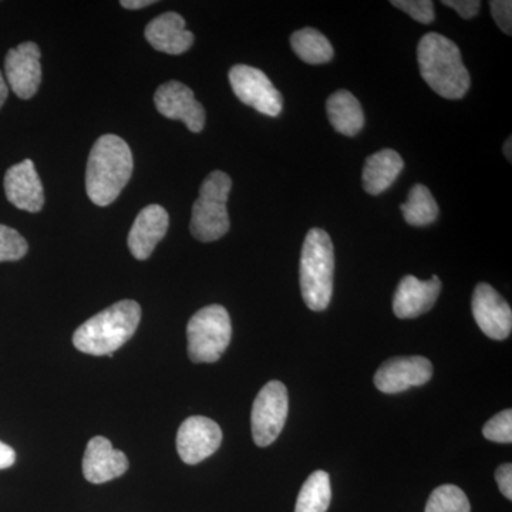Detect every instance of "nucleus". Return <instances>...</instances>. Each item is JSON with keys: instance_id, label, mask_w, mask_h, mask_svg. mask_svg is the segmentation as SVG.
Listing matches in <instances>:
<instances>
[{"instance_id": "7c9ffc66", "label": "nucleus", "mask_w": 512, "mask_h": 512, "mask_svg": "<svg viewBox=\"0 0 512 512\" xmlns=\"http://www.w3.org/2000/svg\"><path fill=\"white\" fill-rule=\"evenodd\" d=\"M16 461V453L12 447L8 446V444L0 441V470H5V468L12 467Z\"/></svg>"}, {"instance_id": "f03ea898", "label": "nucleus", "mask_w": 512, "mask_h": 512, "mask_svg": "<svg viewBox=\"0 0 512 512\" xmlns=\"http://www.w3.org/2000/svg\"><path fill=\"white\" fill-rule=\"evenodd\" d=\"M421 77L431 90L448 100L463 99L470 89V73L453 40L439 33H427L417 47Z\"/></svg>"}, {"instance_id": "c85d7f7f", "label": "nucleus", "mask_w": 512, "mask_h": 512, "mask_svg": "<svg viewBox=\"0 0 512 512\" xmlns=\"http://www.w3.org/2000/svg\"><path fill=\"white\" fill-rule=\"evenodd\" d=\"M443 5L456 10L463 19L476 18L481 9V2L478 0H444Z\"/></svg>"}, {"instance_id": "a878e982", "label": "nucleus", "mask_w": 512, "mask_h": 512, "mask_svg": "<svg viewBox=\"0 0 512 512\" xmlns=\"http://www.w3.org/2000/svg\"><path fill=\"white\" fill-rule=\"evenodd\" d=\"M485 439L494 443H512V412L511 409L495 414L483 427Z\"/></svg>"}, {"instance_id": "2eb2a0df", "label": "nucleus", "mask_w": 512, "mask_h": 512, "mask_svg": "<svg viewBox=\"0 0 512 512\" xmlns=\"http://www.w3.org/2000/svg\"><path fill=\"white\" fill-rule=\"evenodd\" d=\"M441 291L440 278L431 276L429 281H420L416 276H404L397 286L393 298V312L399 319L419 318L433 308Z\"/></svg>"}, {"instance_id": "f8f14e48", "label": "nucleus", "mask_w": 512, "mask_h": 512, "mask_svg": "<svg viewBox=\"0 0 512 512\" xmlns=\"http://www.w3.org/2000/svg\"><path fill=\"white\" fill-rule=\"evenodd\" d=\"M5 74L10 89L19 99H32L42 83L39 46L25 42L10 49L5 59Z\"/></svg>"}, {"instance_id": "bb28decb", "label": "nucleus", "mask_w": 512, "mask_h": 512, "mask_svg": "<svg viewBox=\"0 0 512 512\" xmlns=\"http://www.w3.org/2000/svg\"><path fill=\"white\" fill-rule=\"evenodd\" d=\"M392 5L423 25H430L436 18L431 0H393Z\"/></svg>"}, {"instance_id": "0eeeda50", "label": "nucleus", "mask_w": 512, "mask_h": 512, "mask_svg": "<svg viewBox=\"0 0 512 512\" xmlns=\"http://www.w3.org/2000/svg\"><path fill=\"white\" fill-rule=\"evenodd\" d=\"M289 412L288 389L272 380L262 387L252 406V437L256 446L268 447L284 430Z\"/></svg>"}, {"instance_id": "423d86ee", "label": "nucleus", "mask_w": 512, "mask_h": 512, "mask_svg": "<svg viewBox=\"0 0 512 512\" xmlns=\"http://www.w3.org/2000/svg\"><path fill=\"white\" fill-rule=\"evenodd\" d=\"M231 338L232 325L227 309L221 305L202 308L188 322V356L194 363L217 362Z\"/></svg>"}, {"instance_id": "4468645a", "label": "nucleus", "mask_w": 512, "mask_h": 512, "mask_svg": "<svg viewBox=\"0 0 512 512\" xmlns=\"http://www.w3.org/2000/svg\"><path fill=\"white\" fill-rule=\"evenodd\" d=\"M83 474L89 483L104 484L123 476L128 470V458L123 451L113 448L106 437H93L87 443L83 457Z\"/></svg>"}, {"instance_id": "6e6552de", "label": "nucleus", "mask_w": 512, "mask_h": 512, "mask_svg": "<svg viewBox=\"0 0 512 512\" xmlns=\"http://www.w3.org/2000/svg\"><path fill=\"white\" fill-rule=\"evenodd\" d=\"M229 83L235 96L258 113L268 117H278L282 113V94L262 70L237 64L229 70Z\"/></svg>"}, {"instance_id": "72a5a7b5", "label": "nucleus", "mask_w": 512, "mask_h": 512, "mask_svg": "<svg viewBox=\"0 0 512 512\" xmlns=\"http://www.w3.org/2000/svg\"><path fill=\"white\" fill-rule=\"evenodd\" d=\"M511 147H512V141H511V137H510V138H508L507 141H505V144H504V156H505V158H507L508 161H512Z\"/></svg>"}, {"instance_id": "f257e3e1", "label": "nucleus", "mask_w": 512, "mask_h": 512, "mask_svg": "<svg viewBox=\"0 0 512 512\" xmlns=\"http://www.w3.org/2000/svg\"><path fill=\"white\" fill-rule=\"evenodd\" d=\"M133 154L123 138L106 134L94 143L86 170V190L93 204L107 207L133 174Z\"/></svg>"}, {"instance_id": "5701e85b", "label": "nucleus", "mask_w": 512, "mask_h": 512, "mask_svg": "<svg viewBox=\"0 0 512 512\" xmlns=\"http://www.w3.org/2000/svg\"><path fill=\"white\" fill-rule=\"evenodd\" d=\"M332 500L329 474L318 470L302 485L295 512H326Z\"/></svg>"}, {"instance_id": "473e14b6", "label": "nucleus", "mask_w": 512, "mask_h": 512, "mask_svg": "<svg viewBox=\"0 0 512 512\" xmlns=\"http://www.w3.org/2000/svg\"><path fill=\"white\" fill-rule=\"evenodd\" d=\"M9 94V86L6 84L5 79H3V74L0 73V109H2L3 104H5L6 99H8Z\"/></svg>"}, {"instance_id": "6ab92c4d", "label": "nucleus", "mask_w": 512, "mask_h": 512, "mask_svg": "<svg viewBox=\"0 0 512 512\" xmlns=\"http://www.w3.org/2000/svg\"><path fill=\"white\" fill-rule=\"evenodd\" d=\"M404 168L403 158L394 150H382L367 157L363 168V187L370 195L389 190Z\"/></svg>"}, {"instance_id": "dca6fc26", "label": "nucleus", "mask_w": 512, "mask_h": 512, "mask_svg": "<svg viewBox=\"0 0 512 512\" xmlns=\"http://www.w3.org/2000/svg\"><path fill=\"white\" fill-rule=\"evenodd\" d=\"M5 192L10 204L22 211L39 212L45 205V191L32 160H23L6 171Z\"/></svg>"}, {"instance_id": "aec40b11", "label": "nucleus", "mask_w": 512, "mask_h": 512, "mask_svg": "<svg viewBox=\"0 0 512 512\" xmlns=\"http://www.w3.org/2000/svg\"><path fill=\"white\" fill-rule=\"evenodd\" d=\"M326 111L332 127L343 136L355 137L365 126L362 106L348 90L333 93L326 103Z\"/></svg>"}, {"instance_id": "39448f33", "label": "nucleus", "mask_w": 512, "mask_h": 512, "mask_svg": "<svg viewBox=\"0 0 512 512\" xmlns=\"http://www.w3.org/2000/svg\"><path fill=\"white\" fill-rule=\"evenodd\" d=\"M232 181L222 171H212L200 188L192 205L191 234L201 242H214L229 231L227 202Z\"/></svg>"}, {"instance_id": "b1692460", "label": "nucleus", "mask_w": 512, "mask_h": 512, "mask_svg": "<svg viewBox=\"0 0 512 512\" xmlns=\"http://www.w3.org/2000/svg\"><path fill=\"white\" fill-rule=\"evenodd\" d=\"M424 512H471L470 501L457 485H440L431 493Z\"/></svg>"}, {"instance_id": "9b49d317", "label": "nucleus", "mask_w": 512, "mask_h": 512, "mask_svg": "<svg viewBox=\"0 0 512 512\" xmlns=\"http://www.w3.org/2000/svg\"><path fill=\"white\" fill-rule=\"evenodd\" d=\"M154 103L158 113L170 120L183 121L192 133H201L205 126L204 107L195 99L190 87L180 82H168L158 87Z\"/></svg>"}, {"instance_id": "9d476101", "label": "nucleus", "mask_w": 512, "mask_h": 512, "mask_svg": "<svg viewBox=\"0 0 512 512\" xmlns=\"http://www.w3.org/2000/svg\"><path fill=\"white\" fill-rule=\"evenodd\" d=\"M433 377V365L421 356L393 357L377 369L375 384L382 393L406 392L410 387L423 386Z\"/></svg>"}, {"instance_id": "c756f323", "label": "nucleus", "mask_w": 512, "mask_h": 512, "mask_svg": "<svg viewBox=\"0 0 512 512\" xmlns=\"http://www.w3.org/2000/svg\"><path fill=\"white\" fill-rule=\"evenodd\" d=\"M495 480H497L498 487L501 493L507 500H512V466L510 463L503 464L495 471Z\"/></svg>"}, {"instance_id": "f3484780", "label": "nucleus", "mask_w": 512, "mask_h": 512, "mask_svg": "<svg viewBox=\"0 0 512 512\" xmlns=\"http://www.w3.org/2000/svg\"><path fill=\"white\" fill-rule=\"evenodd\" d=\"M170 225L168 212L161 205H148L138 212L133 227L128 232V249L138 261L150 258L158 242L165 237Z\"/></svg>"}, {"instance_id": "2f4dec72", "label": "nucleus", "mask_w": 512, "mask_h": 512, "mask_svg": "<svg viewBox=\"0 0 512 512\" xmlns=\"http://www.w3.org/2000/svg\"><path fill=\"white\" fill-rule=\"evenodd\" d=\"M154 3H157L156 0H121L120 5L126 9L137 10L154 5Z\"/></svg>"}, {"instance_id": "cd10ccee", "label": "nucleus", "mask_w": 512, "mask_h": 512, "mask_svg": "<svg viewBox=\"0 0 512 512\" xmlns=\"http://www.w3.org/2000/svg\"><path fill=\"white\" fill-rule=\"evenodd\" d=\"M491 15L497 23L498 28L503 30L505 35H512V2L510 0H491Z\"/></svg>"}, {"instance_id": "412c9836", "label": "nucleus", "mask_w": 512, "mask_h": 512, "mask_svg": "<svg viewBox=\"0 0 512 512\" xmlns=\"http://www.w3.org/2000/svg\"><path fill=\"white\" fill-rule=\"evenodd\" d=\"M291 46L296 56L308 64L328 63L335 55L328 37L313 28L296 30L291 36Z\"/></svg>"}, {"instance_id": "1a4fd4ad", "label": "nucleus", "mask_w": 512, "mask_h": 512, "mask_svg": "<svg viewBox=\"0 0 512 512\" xmlns=\"http://www.w3.org/2000/svg\"><path fill=\"white\" fill-rule=\"evenodd\" d=\"M221 443V427L208 417H188L178 429L177 451L181 460L190 466L211 457L220 448Z\"/></svg>"}, {"instance_id": "4be33fe9", "label": "nucleus", "mask_w": 512, "mask_h": 512, "mask_svg": "<svg viewBox=\"0 0 512 512\" xmlns=\"http://www.w3.org/2000/svg\"><path fill=\"white\" fill-rule=\"evenodd\" d=\"M407 224L427 227L439 217V205L426 185L416 184L409 192L407 202L400 205Z\"/></svg>"}, {"instance_id": "20e7f679", "label": "nucleus", "mask_w": 512, "mask_h": 512, "mask_svg": "<svg viewBox=\"0 0 512 512\" xmlns=\"http://www.w3.org/2000/svg\"><path fill=\"white\" fill-rule=\"evenodd\" d=\"M299 275L306 306L313 312L325 311L332 301L335 251L332 239L323 229L313 228L306 235Z\"/></svg>"}, {"instance_id": "a211bd4d", "label": "nucleus", "mask_w": 512, "mask_h": 512, "mask_svg": "<svg viewBox=\"0 0 512 512\" xmlns=\"http://www.w3.org/2000/svg\"><path fill=\"white\" fill-rule=\"evenodd\" d=\"M148 43L167 55H183L194 45L195 37L185 28V20L178 13L168 12L151 20L146 28Z\"/></svg>"}, {"instance_id": "393cba45", "label": "nucleus", "mask_w": 512, "mask_h": 512, "mask_svg": "<svg viewBox=\"0 0 512 512\" xmlns=\"http://www.w3.org/2000/svg\"><path fill=\"white\" fill-rule=\"evenodd\" d=\"M28 251V242L16 229L0 224V262L19 261Z\"/></svg>"}, {"instance_id": "ddd939ff", "label": "nucleus", "mask_w": 512, "mask_h": 512, "mask_svg": "<svg viewBox=\"0 0 512 512\" xmlns=\"http://www.w3.org/2000/svg\"><path fill=\"white\" fill-rule=\"evenodd\" d=\"M474 319L484 335L494 340H504L511 335V306L493 286L478 284L471 302Z\"/></svg>"}, {"instance_id": "7ed1b4c3", "label": "nucleus", "mask_w": 512, "mask_h": 512, "mask_svg": "<svg viewBox=\"0 0 512 512\" xmlns=\"http://www.w3.org/2000/svg\"><path fill=\"white\" fill-rule=\"evenodd\" d=\"M140 320L141 308L136 301L114 303L77 328L74 348L87 355L111 357L133 338Z\"/></svg>"}]
</instances>
